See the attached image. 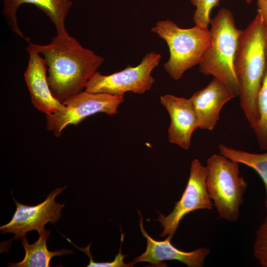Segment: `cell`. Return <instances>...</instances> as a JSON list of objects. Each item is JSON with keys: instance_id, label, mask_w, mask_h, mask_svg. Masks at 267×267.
I'll list each match as a JSON object with an SVG mask.
<instances>
[{"instance_id": "6", "label": "cell", "mask_w": 267, "mask_h": 267, "mask_svg": "<svg viewBox=\"0 0 267 267\" xmlns=\"http://www.w3.org/2000/svg\"><path fill=\"white\" fill-rule=\"evenodd\" d=\"M124 100V96L82 91L65 99L62 102L65 107L63 110L46 115V129L58 137L66 127L76 126L89 116L98 113L117 114Z\"/></svg>"}, {"instance_id": "7", "label": "cell", "mask_w": 267, "mask_h": 267, "mask_svg": "<svg viewBox=\"0 0 267 267\" xmlns=\"http://www.w3.org/2000/svg\"><path fill=\"white\" fill-rule=\"evenodd\" d=\"M161 58L160 54L151 51L146 53L135 67L128 65L124 70L109 75L96 71L87 83L85 90L118 96H124L128 91L143 94L155 82L151 73L158 65Z\"/></svg>"}, {"instance_id": "17", "label": "cell", "mask_w": 267, "mask_h": 267, "mask_svg": "<svg viewBox=\"0 0 267 267\" xmlns=\"http://www.w3.org/2000/svg\"><path fill=\"white\" fill-rule=\"evenodd\" d=\"M259 122L253 130L260 148L267 150V67L258 96Z\"/></svg>"}, {"instance_id": "20", "label": "cell", "mask_w": 267, "mask_h": 267, "mask_svg": "<svg viewBox=\"0 0 267 267\" xmlns=\"http://www.w3.org/2000/svg\"><path fill=\"white\" fill-rule=\"evenodd\" d=\"M67 240L68 241V242L73 244L76 248L79 249L80 250L88 255L89 258V263L87 266V267H133L134 266L131 263L130 264H125L124 262V259L126 256V255H123L121 249V246H120L119 253L116 255L114 260L112 262L96 263L93 260V258L90 252L89 248L90 245H89L87 247L84 248H80L75 245L69 238H67Z\"/></svg>"}, {"instance_id": "11", "label": "cell", "mask_w": 267, "mask_h": 267, "mask_svg": "<svg viewBox=\"0 0 267 267\" xmlns=\"http://www.w3.org/2000/svg\"><path fill=\"white\" fill-rule=\"evenodd\" d=\"M160 99L171 119L168 131L169 141L188 150L192 134L198 128L197 116L190 98L166 94L161 96Z\"/></svg>"}, {"instance_id": "18", "label": "cell", "mask_w": 267, "mask_h": 267, "mask_svg": "<svg viewBox=\"0 0 267 267\" xmlns=\"http://www.w3.org/2000/svg\"><path fill=\"white\" fill-rule=\"evenodd\" d=\"M255 258L263 267H267V216L258 227L253 244Z\"/></svg>"}, {"instance_id": "4", "label": "cell", "mask_w": 267, "mask_h": 267, "mask_svg": "<svg viewBox=\"0 0 267 267\" xmlns=\"http://www.w3.org/2000/svg\"><path fill=\"white\" fill-rule=\"evenodd\" d=\"M206 188L219 217L230 222L239 218L247 182L240 176L239 163L220 154L207 160Z\"/></svg>"}, {"instance_id": "19", "label": "cell", "mask_w": 267, "mask_h": 267, "mask_svg": "<svg viewBox=\"0 0 267 267\" xmlns=\"http://www.w3.org/2000/svg\"><path fill=\"white\" fill-rule=\"evenodd\" d=\"M196 7L193 14V20L195 25L208 27L210 24L211 11L218 6L220 0H190Z\"/></svg>"}, {"instance_id": "9", "label": "cell", "mask_w": 267, "mask_h": 267, "mask_svg": "<svg viewBox=\"0 0 267 267\" xmlns=\"http://www.w3.org/2000/svg\"><path fill=\"white\" fill-rule=\"evenodd\" d=\"M66 187L54 189L45 200L35 206L22 204L13 197L16 209L11 220L0 227V232L14 233L13 239L17 240L31 230H37L38 233L44 231L47 222L54 223L61 217V211L65 205L56 202L55 198Z\"/></svg>"}, {"instance_id": "1", "label": "cell", "mask_w": 267, "mask_h": 267, "mask_svg": "<svg viewBox=\"0 0 267 267\" xmlns=\"http://www.w3.org/2000/svg\"><path fill=\"white\" fill-rule=\"evenodd\" d=\"M28 43L26 48L43 55L50 89L61 102L82 91L105 59L83 47L68 32L56 34L47 44Z\"/></svg>"}, {"instance_id": "16", "label": "cell", "mask_w": 267, "mask_h": 267, "mask_svg": "<svg viewBox=\"0 0 267 267\" xmlns=\"http://www.w3.org/2000/svg\"><path fill=\"white\" fill-rule=\"evenodd\" d=\"M219 149L221 154L232 161L253 169L259 175L265 187L266 198L265 207L267 212V152L250 153L230 147L222 144L219 145Z\"/></svg>"}, {"instance_id": "14", "label": "cell", "mask_w": 267, "mask_h": 267, "mask_svg": "<svg viewBox=\"0 0 267 267\" xmlns=\"http://www.w3.org/2000/svg\"><path fill=\"white\" fill-rule=\"evenodd\" d=\"M35 5L54 24L57 34L67 33L65 20L73 5L72 0H2V14L10 30L27 42L30 41L19 27L17 12L23 4Z\"/></svg>"}, {"instance_id": "13", "label": "cell", "mask_w": 267, "mask_h": 267, "mask_svg": "<svg viewBox=\"0 0 267 267\" xmlns=\"http://www.w3.org/2000/svg\"><path fill=\"white\" fill-rule=\"evenodd\" d=\"M236 96L230 88L215 78L205 88L194 92L190 99L197 116L198 128L213 130L224 105Z\"/></svg>"}, {"instance_id": "10", "label": "cell", "mask_w": 267, "mask_h": 267, "mask_svg": "<svg viewBox=\"0 0 267 267\" xmlns=\"http://www.w3.org/2000/svg\"><path fill=\"white\" fill-rule=\"evenodd\" d=\"M140 226L143 236L146 239L147 246L145 251L135 258L132 262L133 265L138 262H148L152 267H165L163 263L167 260H177L188 267H202L205 258L210 252L209 248L203 247L190 252H184L174 246L171 243V239L167 237L164 241H157L151 238L145 230L143 226V219L140 213Z\"/></svg>"}, {"instance_id": "3", "label": "cell", "mask_w": 267, "mask_h": 267, "mask_svg": "<svg viewBox=\"0 0 267 267\" xmlns=\"http://www.w3.org/2000/svg\"><path fill=\"white\" fill-rule=\"evenodd\" d=\"M210 24L211 41L198 64L199 71L219 80L238 96L234 62L242 30L236 27L231 11L225 8L219 10Z\"/></svg>"}, {"instance_id": "12", "label": "cell", "mask_w": 267, "mask_h": 267, "mask_svg": "<svg viewBox=\"0 0 267 267\" xmlns=\"http://www.w3.org/2000/svg\"><path fill=\"white\" fill-rule=\"evenodd\" d=\"M29 55L24 73L34 106L46 115L63 110L64 106L52 95L48 82L47 67L43 57L36 51L26 48Z\"/></svg>"}, {"instance_id": "21", "label": "cell", "mask_w": 267, "mask_h": 267, "mask_svg": "<svg viewBox=\"0 0 267 267\" xmlns=\"http://www.w3.org/2000/svg\"><path fill=\"white\" fill-rule=\"evenodd\" d=\"M258 10L262 16L263 22L267 29V0H257Z\"/></svg>"}, {"instance_id": "22", "label": "cell", "mask_w": 267, "mask_h": 267, "mask_svg": "<svg viewBox=\"0 0 267 267\" xmlns=\"http://www.w3.org/2000/svg\"><path fill=\"white\" fill-rule=\"evenodd\" d=\"M252 0H246V2L248 3H251Z\"/></svg>"}, {"instance_id": "8", "label": "cell", "mask_w": 267, "mask_h": 267, "mask_svg": "<svg viewBox=\"0 0 267 267\" xmlns=\"http://www.w3.org/2000/svg\"><path fill=\"white\" fill-rule=\"evenodd\" d=\"M207 174L206 166L197 159L191 161L188 181L180 200L175 203L173 210L168 216L159 213L157 221L163 228L160 236L168 235L172 239L185 215L196 210L213 208L214 205L206 188Z\"/></svg>"}, {"instance_id": "2", "label": "cell", "mask_w": 267, "mask_h": 267, "mask_svg": "<svg viewBox=\"0 0 267 267\" xmlns=\"http://www.w3.org/2000/svg\"><path fill=\"white\" fill-rule=\"evenodd\" d=\"M234 67L240 106L253 130L260 118L258 96L267 67V29L258 11L241 31Z\"/></svg>"}, {"instance_id": "15", "label": "cell", "mask_w": 267, "mask_h": 267, "mask_svg": "<svg viewBox=\"0 0 267 267\" xmlns=\"http://www.w3.org/2000/svg\"><path fill=\"white\" fill-rule=\"evenodd\" d=\"M50 233L49 230H44L39 233V238L35 243L30 244L26 235L21 238L22 244L25 251V255L21 261L18 263H9L10 267H49L52 258L63 255L73 254L71 249H63L54 251L48 250L47 240Z\"/></svg>"}, {"instance_id": "5", "label": "cell", "mask_w": 267, "mask_h": 267, "mask_svg": "<svg viewBox=\"0 0 267 267\" xmlns=\"http://www.w3.org/2000/svg\"><path fill=\"white\" fill-rule=\"evenodd\" d=\"M151 31L164 39L168 45L170 58L164 64V68L176 80L181 78L187 70L199 64L211 41L208 27L195 25L183 29L171 20L158 21Z\"/></svg>"}]
</instances>
